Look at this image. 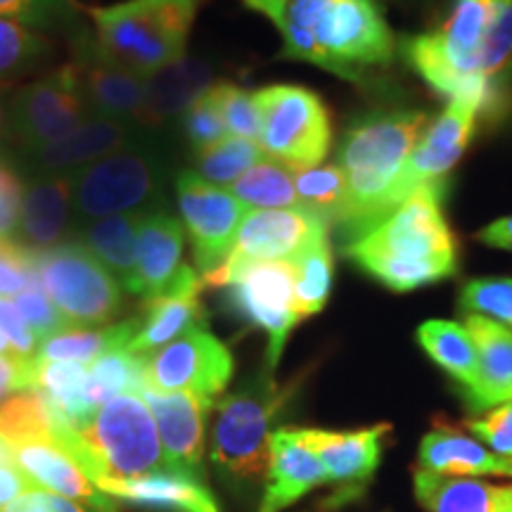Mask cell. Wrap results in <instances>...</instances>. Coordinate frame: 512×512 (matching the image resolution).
Wrapping results in <instances>:
<instances>
[{
  "label": "cell",
  "instance_id": "8",
  "mask_svg": "<svg viewBox=\"0 0 512 512\" xmlns=\"http://www.w3.org/2000/svg\"><path fill=\"white\" fill-rule=\"evenodd\" d=\"M287 399L290 389L278 387L268 373L216 401L211 460L240 482L268 477L271 427Z\"/></svg>",
  "mask_w": 512,
  "mask_h": 512
},
{
  "label": "cell",
  "instance_id": "23",
  "mask_svg": "<svg viewBox=\"0 0 512 512\" xmlns=\"http://www.w3.org/2000/svg\"><path fill=\"white\" fill-rule=\"evenodd\" d=\"M95 486L114 501H126L152 512H219V503L200 475L176 467L131 479H102Z\"/></svg>",
  "mask_w": 512,
  "mask_h": 512
},
{
  "label": "cell",
  "instance_id": "15",
  "mask_svg": "<svg viewBox=\"0 0 512 512\" xmlns=\"http://www.w3.org/2000/svg\"><path fill=\"white\" fill-rule=\"evenodd\" d=\"M479 112L482 110L472 100H448L446 110L441 112V117L434 124L427 126L408 162L403 164L394 188L389 190L387 200L382 204V221L396 207H401L413 192H418L422 185L446 181V174L460 162L467 145H470Z\"/></svg>",
  "mask_w": 512,
  "mask_h": 512
},
{
  "label": "cell",
  "instance_id": "36",
  "mask_svg": "<svg viewBox=\"0 0 512 512\" xmlns=\"http://www.w3.org/2000/svg\"><path fill=\"white\" fill-rule=\"evenodd\" d=\"M230 195L238 197L247 209L299 207L297 190H294V169L271 157L261 159L230 185Z\"/></svg>",
  "mask_w": 512,
  "mask_h": 512
},
{
  "label": "cell",
  "instance_id": "17",
  "mask_svg": "<svg viewBox=\"0 0 512 512\" xmlns=\"http://www.w3.org/2000/svg\"><path fill=\"white\" fill-rule=\"evenodd\" d=\"M147 138H155V131H147L136 121L91 117L69 136L55 140L41 150L24 152L19 159H22L24 169L34 176H72L76 171L86 169L88 164L143 143Z\"/></svg>",
  "mask_w": 512,
  "mask_h": 512
},
{
  "label": "cell",
  "instance_id": "56",
  "mask_svg": "<svg viewBox=\"0 0 512 512\" xmlns=\"http://www.w3.org/2000/svg\"><path fill=\"white\" fill-rule=\"evenodd\" d=\"M5 458H12V448L5 444L3 439H0V460H5Z\"/></svg>",
  "mask_w": 512,
  "mask_h": 512
},
{
  "label": "cell",
  "instance_id": "57",
  "mask_svg": "<svg viewBox=\"0 0 512 512\" xmlns=\"http://www.w3.org/2000/svg\"><path fill=\"white\" fill-rule=\"evenodd\" d=\"M5 133V112H3V105H0V138H3Z\"/></svg>",
  "mask_w": 512,
  "mask_h": 512
},
{
  "label": "cell",
  "instance_id": "19",
  "mask_svg": "<svg viewBox=\"0 0 512 512\" xmlns=\"http://www.w3.org/2000/svg\"><path fill=\"white\" fill-rule=\"evenodd\" d=\"M202 287V275H197L195 268L185 264L178 268L174 280L157 297L145 302L143 318H138V332L128 342L126 351L150 358L188 330L204 325Z\"/></svg>",
  "mask_w": 512,
  "mask_h": 512
},
{
  "label": "cell",
  "instance_id": "1",
  "mask_svg": "<svg viewBox=\"0 0 512 512\" xmlns=\"http://www.w3.org/2000/svg\"><path fill=\"white\" fill-rule=\"evenodd\" d=\"M401 53L432 91L491 114L498 76L512 67V0H453L439 29L406 38Z\"/></svg>",
  "mask_w": 512,
  "mask_h": 512
},
{
  "label": "cell",
  "instance_id": "5",
  "mask_svg": "<svg viewBox=\"0 0 512 512\" xmlns=\"http://www.w3.org/2000/svg\"><path fill=\"white\" fill-rule=\"evenodd\" d=\"M55 437L95 484L102 479L143 477L171 467L157 422L138 394H121L102 403L81 430L57 422Z\"/></svg>",
  "mask_w": 512,
  "mask_h": 512
},
{
  "label": "cell",
  "instance_id": "9",
  "mask_svg": "<svg viewBox=\"0 0 512 512\" xmlns=\"http://www.w3.org/2000/svg\"><path fill=\"white\" fill-rule=\"evenodd\" d=\"M36 283L48 294L69 328H93L119 316L124 297L107 266L79 240L31 249Z\"/></svg>",
  "mask_w": 512,
  "mask_h": 512
},
{
  "label": "cell",
  "instance_id": "26",
  "mask_svg": "<svg viewBox=\"0 0 512 512\" xmlns=\"http://www.w3.org/2000/svg\"><path fill=\"white\" fill-rule=\"evenodd\" d=\"M323 465L297 427H280L271 434V465L261 512H283L323 484Z\"/></svg>",
  "mask_w": 512,
  "mask_h": 512
},
{
  "label": "cell",
  "instance_id": "2",
  "mask_svg": "<svg viewBox=\"0 0 512 512\" xmlns=\"http://www.w3.org/2000/svg\"><path fill=\"white\" fill-rule=\"evenodd\" d=\"M273 22L283 57L347 81L394 60L396 43L377 0H242Z\"/></svg>",
  "mask_w": 512,
  "mask_h": 512
},
{
  "label": "cell",
  "instance_id": "43",
  "mask_svg": "<svg viewBox=\"0 0 512 512\" xmlns=\"http://www.w3.org/2000/svg\"><path fill=\"white\" fill-rule=\"evenodd\" d=\"M211 91L219 102V110L226 124V131L235 138H247L259 143V107H256L254 93H247L245 88L235 86L230 81L211 83Z\"/></svg>",
  "mask_w": 512,
  "mask_h": 512
},
{
  "label": "cell",
  "instance_id": "21",
  "mask_svg": "<svg viewBox=\"0 0 512 512\" xmlns=\"http://www.w3.org/2000/svg\"><path fill=\"white\" fill-rule=\"evenodd\" d=\"M157 422L164 456L176 470L200 475L204 458V418L211 413L200 399L183 392H159L147 387L140 394Z\"/></svg>",
  "mask_w": 512,
  "mask_h": 512
},
{
  "label": "cell",
  "instance_id": "35",
  "mask_svg": "<svg viewBox=\"0 0 512 512\" xmlns=\"http://www.w3.org/2000/svg\"><path fill=\"white\" fill-rule=\"evenodd\" d=\"M147 387V358L119 349L95 358L86 368V399L100 408L114 396L143 394Z\"/></svg>",
  "mask_w": 512,
  "mask_h": 512
},
{
  "label": "cell",
  "instance_id": "25",
  "mask_svg": "<svg viewBox=\"0 0 512 512\" xmlns=\"http://www.w3.org/2000/svg\"><path fill=\"white\" fill-rule=\"evenodd\" d=\"M465 328L477 347V380L460 392L470 411L484 413L512 399V330L477 313H467Z\"/></svg>",
  "mask_w": 512,
  "mask_h": 512
},
{
  "label": "cell",
  "instance_id": "29",
  "mask_svg": "<svg viewBox=\"0 0 512 512\" xmlns=\"http://www.w3.org/2000/svg\"><path fill=\"white\" fill-rule=\"evenodd\" d=\"M420 470L446 477L512 475V460L496 456L477 439L465 437L456 427L437 425L420 441Z\"/></svg>",
  "mask_w": 512,
  "mask_h": 512
},
{
  "label": "cell",
  "instance_id": "38",
  "mask_svg": "<svg viewBox=\"0 0 512 512\" xmlns=\"http://www.w3.org/2000/svg\"><path fill=\"white\" fill-rule=\"evenodd\" d=\"M332 275H335V261H332L330 240L320 242L294 261V311L299 320L316 316L325 309L332 290Z\"/></svg>",
  "mask_w": 512,
  "mask_h": 512
},
{
  "label": "cell",
  "instance_id": "34",
  "mask_svg": "<svg viewBox=\"0 0 512 512\" xmlns=\"http://www.w3.org/2000/svg\"><path fill=\"white\" fill-rule=\"evenodd\" d=\"M496 486L475 477L415 472V496L427 512H491Z\"/></svg>",
  "mask_w": 512,
  "mask_h": 512
},
{
  "label": "cell",
  "instance_id": "6",
  "mask_svg": "<svg viewBox=\"0 0 512 512\" xmlns=\"http://www.w3.org/2000/svg\"><path fill=\"white\" fill-rule=\"evenodd\" d=\"M197 10L200 0H124L86 12L102 53L147 79L185 55Z\"/></svg>",
  "mask_w": 512,
  "mask_h": 512
},
{
  "label": "cell",
  "instance_id": "33",
  "mask_svg": "<svg viewBox=\"0 0 512 512\" xmlns=\"http://www.w3.org/2000/svg\"><path fill=\"white\" fill-rule=\"evenodd\" d=\"M418 342L427 356L444 368L460 387H472L477 380V347L465 325L453 320H427L418 328Z\"/></svg>",
  "mask_w": 512,
  "mask_h": 512
},
{
  "label": "cell",
  "instance_id": "7",
  "mask_svg": "<svg viewBox=\"0 0 512 512\" xmlns=\"http://www.w3.org/2000/svg\"><path fill=\"white\" fill-rule=\"evenodd\" d=\"M76 226L105 216L157 211L164 200L166 162L155 138L126 147L72 174Z\"/></svg>",
  "mask_w": 512,
  "mask_h": 512
},
{
  "label": "cell",
  "instance_id": "30",
  "mask_svg": "<svg viewBox=\"0 0 512 512\" xmlns=\"http://www.w3.org/2000/svg\"><path fill=\"white\" fill-rule=\"evenodd\" d=\"M138 219L140 214L105 216L83 223L76 238L98 256L119 285L131 294H138Z\"/></svg>",
  "mask_w": 512,
  "mask_h": 512
},
{
  "label": "cell",
  "instance_id": "44",
  "mask_svg": "<svg viewBox=\"0 0 512 512\" xmlns=\"http://www.w3.org/2000/svg\"><path fill=\"white\" fill-rule=\"evenodd\" d=\"M181 126L185 140L195 152L207 150V147L221 143L226 138V124H223L219 102H216L211 88L181 114Z\"/></svg>",
  "mask_w": 512,
  "mask_h": 512
},
{
  "label": "cell",
  "instance_id": "37",
  "mask_svg": "<svg viewBox=\"0 0 512 512\" xmlns=\"http://www.w3.org/2000/svg\"><path fill=\"white\" fill-rule=\"evenodd\" d=\"M55 425V415L34 389L19 392L0 403V439L8 446L57 439Z\"/></svg>",
  "mask_w": 512,
  "mask_h": 512
},
{
  "label": "cell",
  "instance_id": "53",
  "mask_svg": "<svg viewBox=\"0 0 512 512\" xmlns=\"http://www.w3.org/2000/svg\"><path fill=\"white\" fill-rule=\"evenodd\" d=\"M479 240L489 247L510 249L512 252V216H505V219H498L484 230H479Z\"/></svg>",
  "mask_w": 512,
  "mask_h": 512
},
{
  "label": "cell",
  "instance_id": "42",
  "mask_svg": "<svg viewBox=\"0 0 512 512\" xmlns=\"http://www.w3.org/2000/svg\"><path fill=\"white\" fill-rule=\"evenodd\" d=\"M460 309L512 328V278L472 280L460 292Z\"/></svg>",
  "mask_w": 512,
  "mask_h": 512
},
{
  "label": "cell",
  "instance_id": "11",
  "mask_svg": "<svg viewBox=\"0 0 512 512\" xmlns=\"http://www.w3.org/2000/svg\"><path fill=\"white\" fill-rule=\"evenodd\" d=\"M204 287L226 290L230 309L268 335V368L278 366L287 339L299 323L294 311V264L256 261V264L211 271L202 275Z\"/></svg>",
  "mask_w": 512,
  "mask_h": 512
},
{
  "label": "cell",
  "instance_id": "10",
  "mask_svg": "<svg viewBox=\"0 0 512 512\" xmlns=\"http://www.w3.org/2000/svg\"><path fill=\"white\" fill-rule=\"evenodd\" d=\"M259 107V145L271 159L309 169L328 155L332 121L318 93L294 83H273L254 93Z\"/></svg>",
  "mask_w": 512,
  "mask_h": 512
},
{
  "label": "cell",
  "instance_id": "55",
  "mask_svg": "<svg viewBox=\"0 0 512 512\" xmlns=\"http://www.w3.org/2000/svg\"><path fill=\"white\" fill-rule=\"evenodd\" d=\"M0 356H17L15 349H12V344L8 342V337L0 332Z\"/></svg>",
  "mask_w": 512,
  "mask_h": 512
},
{
  "label": "cell",
  "instance_id": "27",
  "mask_svg": "<svg viewBox=\"0 0 512 512\" xmlns=\"http://www.w3.org/2000/svg\"><path fill=\"white\" fill-rule=\"evenodd\" d=\"M185 249V228L169 211H145L138 219V294L157 297L174 280L181 268Z\"/></svg>",
  "mask_w": 512,
  "mask_h": 512
},
{
  "label": "cell",
  "instance_id": "20",
  "mask_svg": "<svg viewBox=\"0 0 512 512\" xmlns=\"http://www.w3.org/2000/svg\"><path fill=\"white\" fill-rule=\"evenodd\" d=\"M12 458L19 470L34 482L38 489L53 491L57 496L91 505L102 512H117L119 505L112 496L100 491L86 470L79 465L72 453L57 439L46 441H24V444L10 446Z\"/></svg>",
  "mask_w": 512,
  "mask_h": 512
},
{
  "label": "cell",
  "instance_id": "52",
  "mask_svg": "<svg viewBox=\"0 0 512 512\" xmlns=\"http://www.w3.org/2000/svg\"><path fill=\"white\" fill-rule=\"evenodd\" d=\"M0 512H102V510L38 489V491H31V494H24L22 498H17L15 503H10L8 508H3Z\"/></svg>",
  "mask_w": 512,
  "mask_h": 512
},
{
  "label": "cell",
  "instance_id": "50",
  "mask_svg": "<svg viewBox=\"0 0 512 512\" xmlns=\"http://www.w3.org/2000/svg\"><path fill=\"white\" fill-rule=\"evenodd\" d=\"M0 332L8 337L17 356L24 358H36L38 356V339L34 332L29 330V325L24 323L22 313L17 311V306L10 299L0 297Z\"/></svg>",
  "mask_w": 512,
  "mask_h": 512
},
{
  "label": "cell",
  "instance_id": "45",
  "mask_svg": "<svg viewBox=\"0 0 512 512\" xmlns=\"http://www.w3.org/2000/svg\"><path fill=\"white\" fill-rule=\"evenodd\" d=\"M0 17L29 29H55L74 17V0H0Z\"/></svg>",
  "mask_w": 512,
  "mask_h": 512
},
{
  "label": "cell",
  "instance_id": "28",
  "mask_svg": "<svg viewBox=\"0 0 512 512\" xmlns=\"http://www.w3.org/2000/svg\"><path fill=\"white\" fill-rule=\"evenodd\" d=\"M209 62L202 57L183 55L181 60L166 64L145 79V112L143 126L147 131L164 128L171 119H181V114L211 88Z\"/></svg>",
  "mask_w": 512,
  "mask_h": 512
},
{
  "label": "cell",
  "instance_id": "39",
  "mask_svg": "<svg viewBox=\"0 0 512 512\" xmlns=\"http://www.w3.org/2000/svg\"><path fill=\"white\" fill-rule=\"evenodd\" d=\"M294 190H297L299 207L316 211L328 223H337L347 204V178L339 164L294 169Z\"/></svg>",
  "mask_w": 512,
  "mask_h": 512
},
{
  "label": "cell",
  "instance_id": "41",
  "mask_svg": "<svg viewBox=\"0 0 512 512\" xmlns=\"http://www.w3.org/2000/svg\"><path fill=\"white\" fill-rule=\"evenodd\" d=\"M50 55L48 38L15 19L0 17V86L15 83Z\"/></svg>",
  "mask_w": 512,
  "mask_h": 512
},
{
  "label": "cell",
  "instance_id": "48",
  "mask_svg": "<svg viewBox=\"0 0 512 512\" xmlns=\"http://www.w3.org/2000/svg\"><path fill=\"white\" fill-rule=\"evenodd\" d=\"M467 430L484 441L496 456L512 460V399L503 406L491 408L484 418L467 420Z\"/></svg>",
  "mask_w": 512,
  "mask_h": 512
},
{
  "label": "cell",
  "instance_id": "54",
  "mask_svg": "<svg viewBox=\"0 0 512 512\" xmlns=\"http://www.w3.org/2000/svg\"><path fill=\"white\" fill-rule=\"evenodd\" d=\"M491 512H512V486H498Z\"/></svg>",
  "mask_w": 512,
  "mask_h": 512
},
{
  "label": "cell",
  "instance_id": "40",
  "mask_svg": "<svg viewBox=\"0 0 512 512\" xmlns=\"http://www.w3.org/2000/svg\"><path fill=\"white\" fill-rule=\"evenodd\" d=\"M266 152L256 140L228 136L221 143L197 152V171L195 174L216 188H228L242 174H247L252 166L261 162Z\"/></svg>",
  "mask_w": 512,
  "mask_h": 512
},
{
  "label": "cell",
  "instance_id": "3",
  "mask_svg": "<svg viewBox=\"0 0 512 512\" xmlns=\"http://www.w3.org/2000/svg\"><path fill=\"white\" fill-rule=\"evenodd\" d=\"M446 181L422 185L401 207L361 238L347 256L394 292H411L458 271L456 238L444 216Z\"/></svg>",
  "mask_w": 512,
  "mask_h": 512
},
{
  "label": "cell",
  "instance_id": "49",
  "mask_svg": "<svg viewBox=\"0 0 512 512\" xmlns=\"http://www.w3.org/2000/svg\"><path fill=\"white\" fill-rule=\"evenodd\" d=\"M24 188L27 185L15 166L0 159V242L17 238Z\"/></svg>",
  "mask_w": 512,
  "mask_h": 512
},
{
  "label": "cell",
  "instance_id": "13",
  "mask_svg": "<svg viewBox=\"0 0 512 512\" xmlns=\"http://www.w3.org/2000/svg\"><path fill=\"white\" fill-rule=\"evenodd\" d=\"M235 363L226 344L207 325L192 328L147 358V384L159 392H183L214 411Z\"/></svg>",
  "mask_w": 512,
  "mask_h": 512
},
{
  "label": "cell",
  "instance_id": "51",
  "mask_svg": "<svg viewBox=\"0 0 512 512\" xmlns=\"http://www.w3.org/2000/svg\"><path fill=\"white\" fill-rule=\"evenodd\" d=\"M36 358L0 356V403L19 392L34 389Z\"/></svg>",
  "mask_w": 512,
  "mask_h": 512
},
{
  "label": "cell",
  "instance_id": "22",
  "mask_svg": "<svg viewBox=\"0 0 512 512\" xmlns=\"http://www.w3.org/2000/svg\"><path fill=\"white\" fill-rule=\"evenodd\" d=\"M392 427L373 425L351 432L302 430V437L323 465L325 482H335L344 491H358L375 475L382 460V439Z\"/></svg>",
  "mask_w": 512,
  "mask_h": 512
},
{
  "label": "cell",
  "instance_id": "24",
  "mask_svg": "<svg viewBox=\"0 0 512 512\" xmlns=\"http://www.w3.org/2000/svg\"><path fill=\"white\" fill-rule=\"evenodd\" d=\"M72 176H34L24 188L17 242L27 249H50L74 235Z\"/></svg>",
  "mask_w": 512,
  "mask_h": 512
},
{
  "label": "cell",
  "instance_id": "12",
  "mask_svg": "<svg viewBox=\"0 0 512 512\" xmlns=\"http://www.w3.org/2000/svg\"><path fill=\"white\" fill-rule=\"evenodd\" d=\"M91 117L74 67L64 64L12 95L5 128L17 143L19 155H24L69 136Z\"/></svg>",
  "mask_w": 512,
  "mask_h": 512
},
{
  "label": "cell",
  "instance_id": "46",
  "mask_svg": "<svg viewBox=\"0 0 512 512\" xmlns=\"http://www.w3.org/2000/svg\"><path fill=\"white\" fill-rule=\"evenodd\" d=\"M15 306L17 311L22 313L24 323L29 325V330L34 332L38 342H41V339L46 342V339L57 335V332L69 328V323L64 320L60 309L50 302V297L41 290V285H34L29 287V290H24L22 294H17Z\"/></svg>",
  "mask_w": 512,
  "mask_h": 512
},
{
  "label": "cell",
  "instance_id": "18",
  "mask_svg": "<svg viewBox=\"0 0 512 512\" xmlns=\"http://www.w3.org/2000/svg\"><path fill=\"white\" fill-rule=\"evenodd\" d=\"M76 79L93 117L136 121L143 126L145 79L102 53L95 38L79 34L74 43Z\"/></svg>",
  "mask_w": 512,
  "mask_h": 512
},
{
  "label": "cell",
  "instance_id": "4",
  "mask_svg": "<svg viewBox=\"0 0 512 512\" xmlns=\"http://www.w3.org/2000/svg\"><path fill=\"white\" fill-rule=\"evenodd\" d=\"M425 131L427 114L384 110L358 119L344 133L337 164L347 178V204L337 223L351 240L382 221V204Z\"/></svg>",
  "mask_w": 512,
  "mask_h": 512
},
{
  "label": "cell",
  "instance_id": "14",
  "mask_svg": "<svg viewBox=\"0 0 512 512\" xmlns=\"http://www.w3.org/2000/svg\"><path fill=\"white\" fill-rule=\"evenodd\" d=\"M320 242H328V221L316 211L306 207L252 209L242 219L233 247L216 271H230L256 261L294 264Z\"/></svg>",
  "mask_w": 512,
  "mask_h": 512
},
{
  "label": "cell",
  "instance_id": "32",
  "mask_svg": "<svg viewBox=\"0 0 512 512\" xmlns=\"http://www.w3.org/2000/svg\"><path fill=\"white\" fill-rule=\"evenodd\" d=\"M136 332L138 318L107 325V328H67L46 339L38 347V358H46V361L93 363L95 358L110 354V351L126 349L128 342L136 337Z\"/></svg>",
  "mask_w": 512,
  "mask_h": 512
},
{
  "label": "cell",
  "instance_id": "47",
  "mask_svg": "<svg viewBox=\"0 0 512 512\" xmlns=\"http://www.w3.org/2000/svg\"><path fill=\"white\" fill-rule=\"evenodd\" d=\"M38 285L31 264V249L17 240L0 242V297H17L29 287Z\"/></svg>",
  "mask_w": 512,
  "mask_h": 512
},
{
  "label": "cell",
  "instance_id": "16",
  "mask_svg": "<svg viewBox=\"0 0 512 512\" xmlns=\"http://www.w3.org/2000/svg\"><path fill=\"white\" fill-rule=\"evenodd\" d=\"M176 197L197 268L202 275L216 271L226 261L249 209L230 190L202 181L195 171L178 174Z\"/></svg>",
  "mask_w": 512,
  "mask_h": 512
},
{
  "label": "cell",
  "instance_id": "31",
  "mask_svg": "<svg viewBox=\"0 0 512 512\" xmlns=\"http://www.w3.org/2000/svg\"><path fill=\"white\" fill-rule=\"evenodd\" d=\"M34 392L41 394L50 413L72 430L86 427L98 413V408H93L91 401L86 399V366L83 363L46 361V358L36 356Z\"/></svg>",
  "mask_w": 512,
  "mask_h": 512
}]
</instances>
